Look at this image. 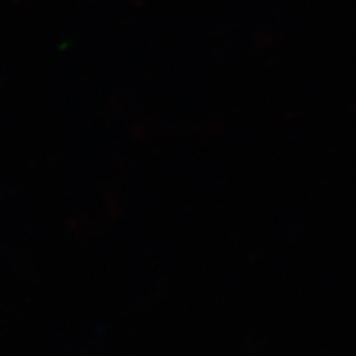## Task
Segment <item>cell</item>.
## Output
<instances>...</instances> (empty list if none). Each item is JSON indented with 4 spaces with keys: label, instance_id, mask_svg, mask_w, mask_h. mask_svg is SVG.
<instances>
[]
</instances>
